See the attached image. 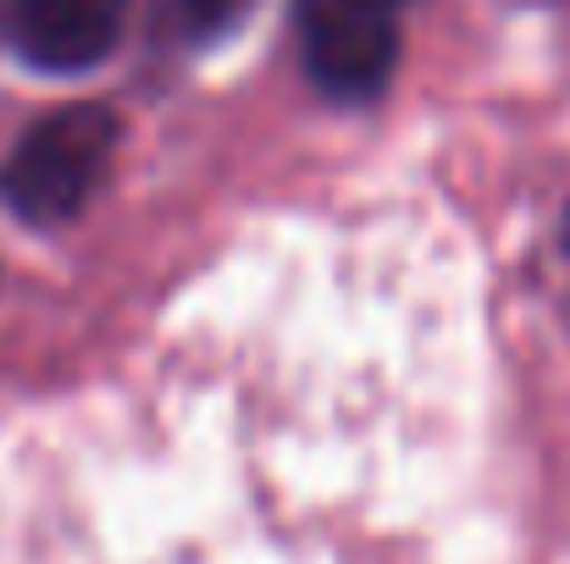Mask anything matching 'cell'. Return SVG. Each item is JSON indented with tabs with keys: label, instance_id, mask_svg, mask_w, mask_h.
<instances>
[{
	"label": "cell",
	"instance_id": "6da1fadb",
	"mask_svg": "<svg viewBox=\"0 0 570 564\" xmlns=\"http://www.w3.org/2000/svg\"><path fill=\"white\" fill-rule=\"evenodd\" d=\"M111 156H117V111L111 106H95V100L56 106L6 156L0 205H11L33 227H61L106 184Z\"/></svg>",
	"mask_w": 570,
	"mask_h": 564
},
{
	"label": "cell",
	"instance_id": "277c9868",
	"mask_svg": "<svg viewBox=\"0 0 570 564\" xmlns=\"http://www.w3.org/2000/svg\"><path fill=\"white\" fill-rule=\"evenodd\" d=\"M244 6H249V0H178V17H184V28H189L194 39L205 44V39L227 33V28L244 17Z\"/></svg>",
	"mask_w": 570,
	"mask_h": 564
},
{
	"label": "cell",
	"instance_id": "5b68a950",
	"mask_svg": "<svg viewBox=\"0 0 570 564\" xmlns=\"http://www.w3.org/2000/svg\"><path fill=\"white\" fill-rule=\"evenodd\" d=\"M566 255H570V216H566Z\"/></svg>",
	"mask_w": 570,
	"mask_h": 564
},
{
	"label": "cell",
	"instance_id": "3957f363",
	"mask_svg": "<svg viewBox=\"0 0 570 564\" xmlns=\"http://www.w3.org/2000/svg\"><path fill=\"white\" fill-rule=\"evenodd\" d=\"M128 22V0H6L11 50L39 72H89L100 67Z\"/></svg>",
	"mask_w": 570,
	"mask_h": 564
},
{
	"label": "cell",
	"instance_id": "7a4b0ae2",
	"mask_svg": "<svg viewBox=\"0 0 570 564\" xmlns=\"http://www.w3.org/2000/svg\"><path fill=\"white\" fill-rule=\"evenodd\" d=\"M415 0H294V33L311 83L338 106L377 100L393 78Z\"/></svg>",
	"mask_w": 570,
	"mask_h": 564
}]
</instances>
